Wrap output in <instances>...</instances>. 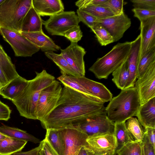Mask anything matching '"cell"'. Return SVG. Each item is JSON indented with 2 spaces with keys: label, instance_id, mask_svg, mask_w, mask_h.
I'll list each match as a JSON object with an SVG mask.
<instances>
[{
  "label": "cell",
  "instance_id": "1",
  "mask_svg": "<svg viewBox=\"0 0 155 155\" xmlns=\"http://www.w3.org/2000/svg\"><path fill=\"white\" fill-rule=\"evenodd\" d=\"M105 111L104 104L66 86L53 111L40 121L45 129H61L74 126L87 118Z\"/></svg>",
  "mask_w": 155,
  "mask_h": 155
},
{
  "label": "cell",
  "instance_id": "2",
  "mask_svg": "<svg viewBox=\"0 0 155 155\" xmlns=\"http://www.w3.org/2000/svg\"><path fill=\"white\" fill-rule=\"evenodd\" d=\"M35 72L36 76L29 80L23 91L12 101L20 116L35 120H37L36 106L41 91L55 80L53 76L45 70Z\"/></svg>",
  "mask_w": 155,
  "mask_h": 155
},
{
  "label": "cell",
  "instance_id": "3",
  "mask_svg": "<svg viewBox=\"0 0 155 155\" xmlns=\"http://www.w3.org/2000/svg\"><path fill=\"white\" fill-rule=\"evenodd\" d=\"M110 101L105 111L109 119L115 123L126 121L135 116L140 105L138 93L135 87L121 90Z\"/></svg>",
  "mask_w": 155,
  "mask_h": 155
},
{
  "label": "cell",
  "instance_id": "4",
  "mask_svg": "<svg viewBox=\"0 0 155 155\" xmlns=\"http://www.w3.org/2000/svg\"><path fill=\"white\" fill-rule=\"evenodd\" d=\"M131 47V42L118 43L106 54L97 59L89 70L98 79H107L127 60Z\"/></svg>",
  "mask_w": 155,
  "mask_h": 155
},
{
  "label": "cell",
  "instance_id": "5",
  "mask_svg": "<svg viewBox=\"0 0 155 155\" xmlns=\"http://www.w3.org/2000/svg\"><path fill=\"white\" fill-rule=\"evenodd\" d=\"M32 0H5L0 5V28L21 34L24 18Z\"/></svg>",
  "mask_w": 155,
  "mask_h": 155
},
{
  "label": "cell",
  "instance_id": "6",
  "mask_svg": "<svg viewBox=\"0 0 155 155\" xmlns=\"http://www.w3.org/2000/svg\"><path fill=\"white\" fill-rule=\"evenodd\" d=\"M62 87L56 80L41 91L37 103V120L43 119L54 110L61 97Z\"/></svg>",
  "mask_w": 155,
  "mask_h": 155
},
{
  "label": "cell",
  "instance_id": "7",
  "mask_svg": "<svg viewBox=\"0 0 155 155\" xmlns=\"http://www.w3.org/2000/svg\"><path fill=\"white\" fill-rule=\"evenodd\" d=\"M74 126L88 137L114 134V123L109 119L105 111L94 115Z\"/></svg>",
  "mask_w": 155,
  "mask_h": 155
},
{
  "label": "cell",
  "instance_id": "8",
  "mask_svg": "<svg viewBox=\"0 0 155 155\" xmlns=\"http://www.w3.org/2000/svg\"><path fill=\"white\" fill-rule=\"evenodd\" d=\"M79 22L74 11H63L50 16L48 19L43 21V25L51 35L63 36L66 32L78 25Z\"/></svg>",
  "mask_w": 155,
  "mask_h": 155
},
{
  "label": "cell",
  "instance_id": "9",
  "mask_svg": "<svg viewBox=\"0 0 155 155\" xmlns=\"http://www.w3.org/2000/svg\"><path fill=\"white\" fill-rule=\"evenodd\" d=\"M0 33L10 45L16 56L31 57L40 49L21 34L2 28H0Z\"/></svg>",
  "mask_w": 155,
  "mask_h": 155
},
{
  "label": "cell",
  "instance_id": "10",
  "mask_svg": "<svg viewBox=\"0 0 155 155\" xmlns=\"http://www.w3.org/2000/svg\"><path fill=\"white\" fill-rule=\"evenodd\" d=\"M97 23L102 25L108 31L115 42L123 37L125 32L130 27L131 22L130 19L124 12L119 15L97 18Z\"/></svg>",
  "mask_w": 155,
  "mask_h": 155
},
{
  "label": "cell",
  "instance_id": "11",
  "mask_svg": "<svg viewBox=\"0 0 155 155\" xmlns=\"http://www.w3.org/2000/svg\"><path fill=\"white\" fill-rule=\"evenodd\" d=\"M86 141L94 155H113L116 153L117 140L114 134L88 137Z\"/></svg>",
  "mask_w": 155,
  "mask_h": 155
},
{
  "label": "cell",
  "instance_id": "12",
  "mask_svg": "<svg viewBox=\"0 0 155 155\" xmlns=\"http://www.w3.org/2000/svg\"><path fill=\"white\" fill-rule=\"evenodd\" d=\"M70 77L85 89L91 98L94 101L104 104L110 101L112 99V94L102 83L90 79L85 76Z\"/></svg>",
  "mask_w": 155,
  "mask_h": 155
},
{
  "label": "cell",
  "instance_id": "13",
  "mask_svg": "<svg viewBox=\"0 0 155 155\" xmlns=\"http://www.w3.org/2000/svg\"><path fill=\"white\" fill-rule=\"evenodd\" d=\"M63 129L65 145L64 155H77L82 147L90 148L86 141L88 136L86 134L74 126Z\"/></svg>",
  "mask_w": 155,
  "mask_h": 155
},
{
  "label": "cell",
  "instance_id": "14",
  "mask_svg": "<svg viewBox=\"0 0 155 155\" xmlns=\"http://www.w3.org/2000/svg\"><path fill=\"white\" fill-rule=\"evenodd\" d=\"M135 85L140 105L155 97V62L151 65L142 77L136 80Z\"/></svg>",
  "mask_w": 155,
  "mask_h": 155
},
{
  "label": "cell",
  "instance_id": "15",
  "mask_svg": "<svg viewBox=\"0 0 155 155\" xmlns=\"http://www.w3.org/2000/svg\"><path fill=\"white\" fill-rule=\"evenodd\" d=\"M60 50L61 54L75 70L78 77L85 76L84 58L86 51L84 49L77 43L71 42L66 48Z\"/></svg>",
  "mask_w": 155,
  "mask_h": 155
},
{
  "label": "cell",
  "instance_id": "16",
  "mask_svg": "<svg viewBox=\"0 0 155 155\" xmlns=\"http://www.w3.org/2000/svg\"><path fill=\"white\" fill-rule=\"evenodd\" d=\"M141 43L139 60L155 47V17L140 22Z\"/></svg>",
  "mask_w": 155,
  "mask_h": 155
},
{
  "label": "cell",
  "instance_id": "17",
  "mask_svg": "<svg viewBox=\"0 0 155 155\" xmlns=\"http://www.w3.org/2000/svg\"><path fill=\"white\" fill-rule=\"evenodd\" d=\"M141 43L140 34L131 42V47L127 60L129 76L125 89L134 87L137 79V67L139 57Z\"/></svg>",
  "mask_w": 155,
  "mask_h": 155
},
{
  "label": "cell",
  "instance_id": "18",
  "mask_svg": "<svg viewBox=\"0 0 155 155\" xmlns=\"http://www.w3.org/2000/svg\"><path fill=\"white\" fill-rule=\"evenodd\" d=\"M21 35L42 51H57L61 49L43 31L35 32H22Z\"/></svg>",
  "mask_w": 155,
  "mask_h": 155
},
{
  "label": "cell",
  "instance_id": "19",
  "mask_svg": "<svg viewBox=\"0 0 155 155\" xmlns=\"http://www.w3.org/2000/svg\"><path fill=\"white\" fill-rule=\"evenodd\" d=\"M135 116L144 129L155 128V97L140 105Z\"/></svg>",
  "mask_w": 155,
  "mask_h": 155
},
{
  "label": "cell",
  "instance_id": "20",
  "mask_svg": "<svg viewBox=\"0 0 155 155\" xmlns=\"http://www.w3.org/2000/svg\"><path fill=\"white\" fill-rule=\"evenodd\" d=\"M32 6L40 16H51L64 11L61 0H32Z\"/></svg>",
  "mask_w": 155,
  "mask_h": 155
},
{
  "label": "cell",
  "instance_id": "21",
  "mask_svg": "<svg viewBox=\"0 0 155 155\" xmlns=\"http://www.w3.org/2000/svg\"><path fill=\"white\" fill-rule=\"evenodd\" d=\"M28 82L29 80L19 75L2 87L0 95L12 101L23 91Z\"/></svg>",
  "mask_w": 155,
  "mask_h": 155
},
{
  "label": "cell",
  "instance_id": "22",
  "mask_svg": "<svg viewBox=\"0 0 155 155\" xmlns=\"http://www.w3.org/2000/svg\"><path fill=\"white\" fill-rule=\"evenodd\" d=\"M43 21L33 6L25 16L22 23V32H35L42 31Z\"/></svg>",
  "mask_w": 155,
  "mask_h": 155
},
{
  "label": "cell",
  "instance_id": "23",
  "mask_svg": "<svg viewBox=\"0 0 155 155\" xmlns=\"http://www.w3.org/2000/svg\"><path fill=\"white\" fill-rule=\"evenodd\" d=\"M46 130L45 138L59 155H64L65 145L63 129Z\"/></svg>",
  "mask_w": 155,
  "mask_h": 155
},
{
  "label": "cell",
  "instance_id": "24",
  "mask_svg": "<svg viewBox=\"0 0 155 155\" xmlns=\"http://www.w3.org/2000/svg\"><path fill=\"white\" fill-rule=\"evenodd\" d=\"M27 142L7 136L0 140V155H11L21 151Z\"/></svg>",
  "mask_w": 155,
  "mask_h": 155
},
{
  "label": "cell",
  "instance_id": "25",
  "mask_svg": "<svg viewBox=\"0 0 155 155\" xmlns=\"http://www.w3.org/2000/svg\"><path fill=\"white\" fill-rule=\"evenodd\" d=\"M0 132L7 136L18 140L30 141L35 143L41 142L39 139L26 131L15 127L3 125L0 126Z\"/></svg>",
  "mask_w": 155,
  "mask_h": 155
},
{
  "label": "cell",
  "instance_id": "26",
  "mask_svg": "<svg viewBox=\"0 0 155 155\" xmlns=\"http://www.w3.org/2000/svg\"><path fill=\"white\" fill-rule=\"evenodd\" d=\"M45 56L52 61L60 68L61 74L70 76L78 77L74 69L60 54H56L52 51L45 52Z\"/></svg>",
  "mask_w": 155,
  "mask_h": 155
},
{
  "label": "cell",
  "instance_id": "27",
  "mask_svg": "<svg viewBox=\"0 0 155 155\" xmlns=\"http://www.w3.org/2000/svg\"><path fill=\"white\" fill-rule=\"evenodd\" d=\"M125 122L114 123V134L117 145L116 153L127 144L134 142L126 128Z\"/></svg>",
  "mask_w": 155,
  "mask_h": 155
},
{
  "label": "cell",
  "instance_id": "28",
  "mask_svg": "<svg viewBox=\"0 0 155 155\" xmlns=\"http://www.w3.org/2000/svg\"><path fill=\"white\" fill-rule=\"evenodd\" d=\"M0 68L9 82L19 75L10 58L5 51H0Z\"/></svg>",
  "mask_w": 155,
  "mask_h": 155
},
{
  "label": "cell",
  "instance_id": "29",
  "mask_svg": "<svg viewBox=\"0 0 155 155\" xmlns=\"http://www.w3.org/2000/svg\"><path fill=\"white\" fill-rule=\"evenodd\" d=\"M112 73L113 77L112 81L113 82L119 89L121 90L124 89L129 76L127 59Z\"/></svg>",
  "mask_w": 155,
  "mask_h": 155
},
{
  "label": "cell",
  "instance_id": "30",
  "mask_svg": "<svg viewBox=\"0 0 155 155\" xmlns=\"http://www.w3.org/2000/svg\"><path fill=\"white\" fill-rule=\"evenodd\" d=\"M126 128L134 142L141 143L144 135L141 125L136 118L131 117L126 121Z\"/></svg>",
  "mask_w": 155,
  "mask_h": 155
},
{
  "label": "cell",
  "instance_id": "31",
  "mask_svg": "<svg viewBox=\"0 0 155 155\" xmlns=\"http://www.w3.org/2000/svg\"><path fill=\"white\" fill-rule=\"evenodd\" d=\"M155 62V47L147 52L139 60L137 71V78H141L151 65Z\"/></svg>",
  "mask_w": 155,
  "mask_h": 155
},
{
  "label": "cell",
  "instance_id": "32",
  "mask_svg": "<svg viewBox=\"0 0 155 155\" xmlns=\"http://www.w3.org/2000/svg\"><path fill=\"white\" fill-rule=\"evenodd\" d=\"M95 34L97 40L102 46H106L114 42L112 36L102 25L97 23L91 29Z\"/></svg>",
  "mask_w": 155,
  "mask_h": 155
},
{
  "label": "cell",
  "instance_id": "33",
  "mask_svg": "<svg viewBox=\"0 0 155 155\" xmlns=\"http://www.w3.org/2000/svg\"><path fill=\"white\" fill-rule=\"evenodd\" d=\"M80 9L98 19L104 18L115 15L108 8L99 5H89Z\"/></svg>",
  "mask_w": 155,
  "mask_h": 155
},
{
  "label": "cell",
  "instance_id": "34",
  "mask_svg": "<svg viewBox=\"0 0 155 155\" xmlns=\"http://www.w3.org/2000/svg\"><path fill=\"white\" fill-rule=\"evenodd\" d=\"M57 79L60 81L64 86H67L79 91L91 99L85 89L78 83L71 78L70 76L65 74H61L58 78Z\"/></svg>",
  "mask_w": 155,
  "mask_h": 155
},
{
  "label": "cell",
  "instance_id": "35",
  "mask_svg": "<svg viewBox=\"0 0 155 155\" xmlns=\"http://www.w3.org/2000/svg\"><path fill=\"white\" fill-rule=\"evenodd\" d=\"M115 153L118 155H141L140 143L135 142L129 143Z\"/></svg>",
  "mask_w": 155,
  "mask_h": 155
},
{
  "label": "cell",
  "instance_id": "36",
  "mask_svg": "<svg viewBox=\"0 0 155 155\" xmlns=\"http://www.w3.org/2000/svg\"><path fill=\"white\" fill-rule=\"evenodd\" d=\"M127 3L123 0H108L100 6L108 8L115 15H117L124 12L123 6Z\"/></svg>",
  "mask_w": 155,
  "mask_h": 155
},
{
  "label": "cell",
  "instance_id": "37",
  "mask_svg": "<svg viewBox=\"0 0 155 155\" xmlns=\"http://www.w3.org/2000/svg\"><path fill=\"white\" fill-rule=\"evenodd\" d=\"M76 12L79 21L82 22L91 29L97 23V18L90 14L79 9Z\"/></svg>",
  "mask_w": 155,
  "mask_h": 155
},
{
  "label": "cell",
  "instance_id": "38",
  "mask_svg": "<svg viewBox=\"0 0 155 155\" xmlns=\"http://www.w3.org/2000/svg\"><path fill=\"white\" fill-rule=\"evenodd\" d=\"M71 42L76 43L80 41L83 36V33L79 25L74 26L66 32L64 36Z\"/></svg>",
  "mask_w": 155,
  "mask_h": 155
},
{
  "label": "cell",
  "instance_id": "39",
  "mask_svg": "<svg viewBox=\"0 0 155 155\" xmlns=\"http://www.w3.org/2000/svg\"><path fill=\"white\" fill-rule=\"evenodd\" d=\"M132 10L134 13V16L138 18L140 22L155 17V10L134 8Z\"/></svg>",
  "mask_w": 155,
  "mask_h": 155
},
{
  "label": "cell",
  "instance_id": "40",
  "mask_svg": "<svg viewBox=\"0 0 155 155\" xmlns=\"http://www.w3.org/2000/svg\"><path fill=\"white\" fill-rule=\"evenodd\" d=\"M134 8L155 10V0H132Z\"/></svg>",
  "mask_w": 155,
  "mask_h": 155
},
{
  "label": "cell",
  "instance_id": "41",
  "mask_svg": "<svg viewBox=\"0 0 155 155\" xmlns=\"http://www.w3.org/2000/svg\"><path fill=\"white\" fill-rule=\"evenodd\" d=\"M140 145L141 155H155V149L150 143L145 134Z\"/></svg>",
  "mask_w": 155,
  "mask_h": 155
},
{
  "label": "cell",
  "instance_id": "42",
  "mask_svg": "<svg viewBox=\"0 0 155 155\" xmlns=\"http://www.w3.org/2000/svg\"><path fill=\"white\" fill-rule=\"evenodd\" d=\"M108 0H80L76 2L78 8L81 9L89 5L100 6L107 2Z\"/></svg>",
  "mask_w": 155,
  "mask_h": 155
},
{
  "label": "cell",
  "instance_id": "43",
  "mask_svg": "<svg viewBox=\"0 0 155 155\" xmlns=\"http://www.w3.org/2000/svg\"><path fill=\"white\" fill-rule=\"evenodd\" d=\"M11 112L9 107L0 100V120L8 121L10 118Z\"/></svg>",
  "mask_w": 155,
  "mask_h": 155
},
{
  "label": "cell",
  "instance_id": "44",
  "mask_svg": "<svg viewBox=\"0 0 155 155\" xmlns=\"http://www.w3.org/2000/svg\"><path fill=\"white\" fill-rule=\"evenodd\" d=\"M43 141V145L41 150L45 155H59L46 138Z\"/></svg>",
  "mask_w": 155,
  "mask_h": 155
},
{
  "label": "cell",
  "instance_id": "45",
  "mask_svg": "<svg viewBox=\"0 0 155 155\" xmlns=\"http://www.w3.org/2000/svg\"><path fill=\"white\" fill-rule=\"evenodd\" d=\"M43 145V141L42 140L40 143L39 145L28 151L22 152L21 151L16 152L13 155H40V152Z\"/></svg>",
  "mask_w": 155,
  "mask_h": 155
},
{
  "label": "cell",
  "instance_id": "46",
  "mask_svg": "<svg viewBox=\"0 0 155 155\" xmlns=\"http://www.w3.org/2000/svg\"><path fill=\"white\" fill-rule=\"evenodd\" d=\"M144 134L149 141L155 149V128H147L144 129Z\"/></svg>",
  "mask_w": 155,
  "mask_h": 155
},
{
  "label": "cell",
  "instance_id": "47",
  "mask_svg": "<svg viewBox=\"0 0 155 155\" xmlns=\"http://www.w3.org/2000/svg\"><path fill=\"white\" fill-rule=\"evenodd\" d=\"M77 155H94L90 148L83 147L80 149Z\"/></svg>",
  "mask_w": 155,
  "mask_h": 155
},
{
  "label": "cell",
  "instance_id": "48",
  "mask_svg": "<svg viewBox=\"0 0 155 155\" xmlns=\"http://www.w3.org/2000/svg\"><path fill=\"white\" fill-rule=\"evenodd\" d=\"M0 82L3 87L6 85L9 82L4 73L0 68Z\"/></svg>",
  "mask_w": 155,
  "mask_h": 155
},
{
  "label": "cell",
  "instance_id": "49",
  "mask_svg": "<svg viewBox=\"0 0 155 155\" xmlns=\"http://www.w3.org/2000/svg\"><path fill=\"white\" fill-rule=\"evenodd\" d=\"M7 136L3 134L0 132V140H3L5 138H6Z\"/></svg>",
  "mask_w": 155,
  "mask_h": 155
},
{
  "label": "cell",
  "instance_id": "50",
  "mask_svg": "<svg viewBox=\"0 0 155 155\" xmlns=\"http://www.w3.org/2000/svg\"><path fill=\"white\" fill-rule=\"evenodd\" d=\"M0 51H4V50L3 48L2 47V45L0 44Z\"/></svg>",
  "mask_w": 155,
  "mask_h": 155
},
{
  "label": "cell",
  "instance_id": "51",
  "mask_svg": "<svg viewBox=\"0 0 155 155\" xmlns=\"http://www.w3.org/2000/svg\"><path fill=\"white\" fill-rule=\"evenodd\" d=\"M2 87H3V86H2V84H1V83L0 82V93L1 90L2 89Z\"/></svg>",
  "mask_w": 155,
  "mask_h": 155
},
{
  "label": "cell",
  "instance_id": "52",
  "mask_svg": "<svg viewBox=\"0 0 155 155\" xmlns=\"http://www.w3.org/2000/svg\"><path fill=\"white\" fill-rule=\"evenodd\" d=\"M40 155H45L41 150L40 152Z\"/></svg>",
  "mask_w": 155,
  "mask_h": 155
},
{
  "label": "cell",
  "instance_id": "53",
  "mask_svg": "<svg viewBox=\"0 0 155 155\" xmlns=\"http://www.w3.org/2000/svg\"><path fill=\"white\" fill-rule=\"evenodd\" d=\"M5 0H0V5Z\"/></svg>",
  "mask_w": 155,
  "mask_h": 155
},
{
  "label": "cell",
  "instance_id": "54",
  "mask_svg": "<svg viewBox=\"0 0 155 155\" xmlns=\"http://www.w3.org/2000/svg\"><path fill=\"white\" fill-rule=\"evenodd\" d=\"M118 155V154H117V153H115V154H114V155Z\"/></svg>",
  "mask_w": 155,
  "mask_h": 155
}]
</instances>
